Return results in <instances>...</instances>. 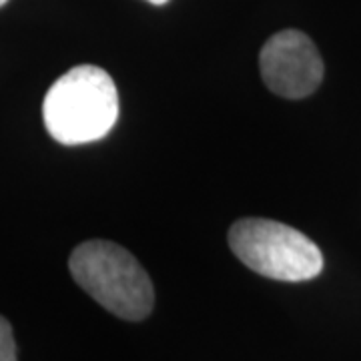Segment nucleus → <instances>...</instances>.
Instances as JSON below:
<instances>
[{
	"instance_id": "f257e3e1",
	"label": "nucleus",
	"mask_w": 361,
	"mask_h": 361,
	"mask_svg": "<svg viewBox=\"0 0 361 361\" xmlns=\"http://www.w3.org/2000/svg\"><path fill=\"white\" fill-rule=\"evenodd\" d=\"M42 118L52 139L66 147L103 139L118 118L115 80L99 66L71 68L47 92Z\"/></svg>"
},
{
	"instance_id": "f03ea898",
	"label": "nucleus",
	"mask_w": 361,
	"mask_h": 361,
	"mask_svg": "<svg viewBox=\"0 0 361 361\" xmlns=\"http://www.w3.org/2000/svg\"><path fill=\"white\" fill-rule=\"evenodd\" d=\"M73 279L99 305L127 322H141L155 305L153 281L125 247L94 239L68 259Z\"/></svg>"
},
{
	"instance_id": "7ed1b4c3",
	"label": "nucleus",
	"mask_w": 361,
	"mask_h": 361,
	"mask_svg": "<svg viewBox=\"0 0 361 361\" xmlns=\"http://www.w3.org/2000/svg\"><path fill=\"white\" fill-rule=\"evenodd\" d=\"M229 247L249 269L275 281H310L323 269L319 247L279 221L239 219L229 229Z\"/></svg>"
},
{
	"instance_id": "20e7f679",
	"label": "nucleus",
	"mask_w": 361,
	"mask_h": 361,
	"mask_svg": "<svg viewBox=\"0 0 361 361\" xmlns=\"http://www.w3.org/2000/svg\"><path fill=\"white\" fill-rule=\"evenodd\" d=\"M261 78L267 89L283 99H305L319 89L323 61L313 40L301 30L273 35L259 54Z\"/></svg>"
},
{
	"instance_id": "39448f33",
	"label": "nucleus",
	"mask_w": 361,
	"mask_h": 361,
	"mask_svg": "<svg viewBox=\"0 0 361 361\" xmlns=\"http://www.w3.org/2000/svg\"><path fill=\"white\" fill-rule=\"evenodd\" d=\"M0 361H16L13 327L4 317H0Z\"/></svg>"
},
{
	"instance_id": "423d86ee",
	"label": "nucleus",
	"mask_w": 361,
	"mask_h": 361,
	"mask_svg": "<svg viewBox=\"0 0 361 361\" xmlns=\"http://www.w3.org/2000/svg\"><path fill=\"white\" fill-rule=\"evenodd\" d=\"M147 2H151V4H157V6H161V4H167L169 0H147Z\"/></svg>"
},
{
	"instance_id": "0eeeda50",
	"label": "nucleus",
	"mask_w": 361,
	"mask_h": 361,
	"mask_svg": "<svg viewBox=\"0 0 361 361\" xmlns=\"http://www.w3.org/2000/svg\"><path fill=\"white\" fill-rule=\"evenodd\" d=\"M6 2H8V0H0V6H4Z\"/></svg>"
}]
</instances>
